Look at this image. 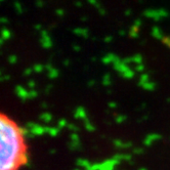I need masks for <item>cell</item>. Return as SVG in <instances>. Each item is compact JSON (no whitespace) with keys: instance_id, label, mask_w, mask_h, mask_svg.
Returning <instances> with one entry per match:
<instances>
[{"instance_id":"1","label":"cell","mask_w":170,"mask_h":170,"mask_svg":"<svg viewBox=\"0 0 170 170\" xmlns=\"http://www.w3.org/2000/svg\"><path fill=\"white\" fill-rule=\"evenodd\" d=\"M1 134V161L0 170H16L18 157L25 152L24 142L18 133V127L4 115L0 120Z\"/></svg>"},{"instance_id":"2","label":"cell","mask_w":170,"mask_h":170,"mask_svg":"<svg viewBox=\"0 0 170 170\" xmlns=\"http://www.w3.org/2000/svg\"><path fill=\"white\" fill-rule=\"evenodd\" d=\"M144 16L146 18H151L155 21H159L162 18L168 16V11L164 8H159V9H147L144 11Z\"/></svg>"},{"instance_id":"3","label":"cell","mask_w":170,"mask_h":170,"mask_svg":"<svg viewBox=\"0 0 170 170\" xmlns=\"http://www.w3.org/2000/svg\"><path fill=\"white\" fill-rule=\"evenodd\" d=\"M40 36H41V39H40V43L42 45L43 48L45 49H48L52 46V41H51V38L49 36L48 32L45 30H41L40 31Z\"/></svg>"},{"instance_id":"4","label":"cell","mask_w":170,"mask_h":170,"mask_svg":"<svg viewBox=\"0 0 170 170\" xmlns=\"http://www.w3.org/2000/svg\"><path fill=\"white\" fill-rule=\"evenodd\" d=\"M120 163V161L116 160V159H108V160L103 161L101 163V167L99 170H114L116 165H118Z\"/></svg>"},{"instance_id":"5","label":"cell","mask_w":170,"mask_h":170,"mask_svg":"<svg viewBox=\"0 0 170 170\" xmlns=\"http://www.w3.org/2000/svg\"><path fill=\"white\" fill-rule=\"evenodd\" d=\"M113 65H114V69H115L117 72H119L120 75H123L124 73H126V72L130 70L129 66L126 65V64H124L123 62H122V59L121 61H119V62H117V63L113 64Z\"/></svg>"},{"instance_id":"6","label":"cell","mask_w":170,"mask_h":170,"mask_svg":"<svg viewBox=\"0 0 170 170\" xmlns=\"http://www.w3.org/2000/svg\"><path fill=\"white\" fill-rule=\"evenodd\" d=\"M101 61H103V63L105 64V65H108V64H111V63L115 64V63H117V62L121 61V59H120V57H118V55H114V53H108L107 55H105V57H103Z\"/></svg>"},{"instance_id":"7","label":"cell","mask_w":170,"mask_h":170,"mask_svg":"<svg viewBox=\"0 0 170 170\" xmlns=\"http://www.w3.org/2000/svg\"><path fill=\"white\" fill-rule=\"evenodd\" d=\"M16 93L22 101H26V99L29 98V91L26 90V89H25L23 86H21V85H18V86L16 87Z\"/></svg>"},{"instance_id":"8","label":"cell","mask_w":170,"mask_h":170,"mask_svg":"<svg viewBox=\"0 0 170 170\" xmlns=\"http://www.w3.org/2000/svg\"><path fill=\"white\" fill-rule=\"evenodd\" d=\"M160 138H161L160 134H158V133H151V134H149V135L147 136L146 138H144V146L150 147L151 144H152L153 142H155V140H160Z\"/></svg>"},{"instance_id":"9","label":"cell","mask_w":170,"mask_h":170,"mask_svg":"<svg viewBox=\"0 0 170 170\" xmlns=\"http://www.w3.org/2000/svg\"><path fill=\"white\" fill-rule=\"evenodd\" d=\"M74 117L76 119H82L84 121L85 119H87L86 117V112H85V109L83 107H77L74 112Z\"/></svg>"},{"instance_id":"10","label":"cell","mask_w":170,"mask_h":170,"mask_svg":"<svg viewBox=\"0 0 170 170\" xmlns=\"http://www.w3.org/2000/svg\"><path fill=\"white\" fill-rule=\"evenodd\" d=\"M18 164L20 165H26V166H29V156L26 152L22 153L18 157Z\"/></svg>"},{"instance_id":"11","label":"cell","mask_w":170,"mask_h":170,"mask_svg":"<svg viewBox=\"0 0 170 170\" xmlns=\"http://www.w3.org/2000/svg\"><path fill=\"white\" fill-rule=\"evenodd\" d=\"M73 33L75 35H77V36L85 37V38H86V37H88V35H89L88 30H87V29H85V28H76V29H74Z\"/></svg>"},{"instance_id":"12","label":"cell","mask_w":170,"mask_h":170,"mask_svg":"<svg viewBox=\"0 0 170 170\" xmlns=\"http://www.w3.org/2000/svg\"><path fill=\"white\" fill-rule=\"evenodd\" d=\"M31 132H32L33 134H34L35 136L37 135H42V134L45 133V127H43V126L39 125V124H37L36 127H34L32 130H30Z\"/></svg>"},{"instance_id":"13","label":"cell","mask_w":170,"mask_h":170,"mask_svg":"<svg viewBox=\"0 0 170 170\" xmlns=\"http://www.w3.org/2000/svg\"><path fill=\"white\" fill-rule=\"evenodd\" d=\"M76 164H77L78 166H82L86 169H90L91 165H92V164H90V162H89L88 160H85V159H78V160L76 161Z\"/></svg>"},{"instance_id":"14","label":"cell","mask_w":170,"mask_h":170,"mask_svg":"<svg viewBox=\"0 0 170 170\" xmlns=\"http://www.w3.org/2000/svg\"><path fill=\"white\" fill-rule=\"evenodd\" d=\"M152 35L155 37V38L161 39V40H162V39L164 38V37H163L162 32H161V30H160V29H159L157 26L153 27V29H152Z\"/></svg>"},{"instance_id":"15","label":"cell","mask_w":170,"mask_h":170,"mask_svg":"<svg viewBox=\"0 0 170 170\" xmlns=\"http://www.w3.org/2000/svg\"><path fill=\"white\" fill-rule=\"evenodd\" d=\"M45 132L51 136H57L59 132V128L57 127H45Z\"/></svg>"},{"instance_id":"16","label":"cell","mask_w":170,"mask_h":170,"mask_svg":"<svg viewBox=\"0 0 170 170\" xmlns=\"http://www.w3.org/2000/svg\"><path fill=\"white\" fill-rule=\"evenodd\" d=\"M10 36H11L10 31L8 30L7 28L3 27V28H2V32H1V38L3 39V40H8V39L10 38Z\"/></svg>"},{"instance_id":"17","label":"cell","mask_w":170,"mask_h":170,"mask_svg":"<svg viewBox=\"0 0 170 170\" xmlns=\"http://www.w3.org/2000/svg\"><path fill=\"white\" fill-rule=\"evenodd\" d=\"M138 31H140V28L136 26H131V28H130V31H129V35L130 37H133V38H136V37L138 36Z\"/></svg>"},{"instance_id":"18","label":"cell","mask_w":170,"mask_h":170,"mask_svg":"<svg viewBox=\"0 0 170 170\" xmlns=\"http://www.w3.org/2000/svg\"><path fill=\"white\" fill-rule=\"evenodd\" d=\"M149 79H150V76H149V74H142L140 75V82H138V84L140 85V86H142L144 84L148 83Z\"/></svg>"},{"instance_id":"19","label":"cell","mask_w":170,"mask_h":170,"mask_svg":"<svg viewBox=\"0 0 170 170\" xmlns=\"http://www.w3.org/2000/svg\"><path fill=\"white\" fill-rule=\"evenodd\" d=\"M40 119L42 120L43 122H45V123H49V122L51 121V119H52V116H51V114H49V113H43L40 115Z\"/></svg>"},{"instance_id":"20","label":"cell","mask_w":170,"mask_h":170,"mask_svg":"<svg viewBox=\"0 0 170 170\" xmlns=\"http://www.w3.org/2000/svg\"><path fill=\"white\" fill-rule=\"evenodd\" d=\"M142 88L144 89V90H149V91H153L155 90V88H156V84L154 83V82H148V83L144 84L142 85Z\"/></svg>"},{"instance_id":"21","label":"cell","mask_w":170,"mask_h":170,"mask_svg":"<svg viewBox=\"0 0 170 170\" xmlns=\"http://www.w3.org/2000/svg\"><path fill=\"white\" fill-rule=\"evenodd\" d=\"M84 125H85V128H86V130L87 131H89V132H92V131H94V126L92 125V124L89 122V120L88 119H85L84 120Z\"/></svg>"},{"instance_id":"22","label":"cell","mask_w":170,"mask_h":170,"mask_svg":"<svg viewBox=\"0 0 170 170\" xmlns=\"http://www.w3.org/2000/svg\"><path fill=\"white\" fill-rule=\"evenodd\" d=\"M59 70L55 69V68H53L52 70H50V71H48V77L50 78V79H55V78H57V76H59Z\"/></svg>"},{"instance_id":"23","label":"cell","mask_w":170,"mask_h":170,"mask_svg":"<svg viewBox=\"0 0 170 170\" xmlns=\"http://www.w3.org/2000/svg\"><path fill=\"white\" fill-rule=\"evenodd\" d=\"M18 130L20 135L21 136H25V137H26V136L28 135L29 132H30V130H29L27 127H18Z\"/></svg>"},{"instance_id":"24","label":"cell","mask_w":170,"mask_h":170,"mask_svg":"<svg viewBox=\"0 0 170 170\" xmlns=\"http://www.w3.org/2000/svg\"><path fill=\"white\" fill-rule=\"evenodd\" d=\"M103 84L105 85V86H108V85L111 84V76H110L109 73H107L105 76H103Z\"/></svg>"},{"instance_id":"25","label":"cell","mask_w":170,"mask_h":170,"mask_svg":"<svg viewBox=\"0 0 170 170\" xmlns=\"http://www.w3.org/2000/svg\"><path fill=\"white\" fill-rule=\"evenodd\" d=\"M114 144H115L116 148L118 149H124L125 148V142H123L120 140H114Z\"/></svg>"},{"instance_id":"26","label":"cell","mask_w":170,"mask_h":170,"mask_svg":"<svg viewBox=\"0 0 170 170\" xmlns=\"http://www.w3.org/2000/svg\"><path fill=\"white\" fill-rule=\"evenodd\" d=\"M132 61H133V63H135L136 65H140V64H142V57L140 55H135L132 57Z\"/></svg>"},{"instance_id":"27","label":"cell","mask_w":170,"mask_h":170,"mask_svg":"<svg viewBox=\"0 0 170 170\" xmlns=\"http://www.w3.org/2000/svg\"><path fill=\"white\" fill-rule=\"evenodd\" d=\"M121 76H122V77L125 78V79H131V78L134 76V72L132 71L131 69H130L129 71H127L126 73H124L123 75H121Z\"/></svg>"},{"instance_id":"28","label":"cell","mask_w":170,"mask_h":170,"mask_svg":"<svg viewBox=\"0 0 170 170\" xmlns=\"http://www.w3.org/2000/svg\"><path fill=\"white\" fill-rule=\"evenodd\" d=\"M69 147L71 150H77L78 148H80V142H71Z\"/></svg>"},{"instance_id":"29","label":"cell","mask_w":170,"mask_h":170,"mask_svg":"<svg viewBox=\"0 0 170 170\" xmlns=\"http://www.w3.org/2000/svg\"><path fill=\"white\" fill-rule=\"evenodd\" d=\"M115 120H116V122H117L118 124H121V123H123V122L126 120V116H124V115H118V116H116Z\"/></svg>"},{"instance_id":"30","label":"cell","mask_w":170,"mask_h":170,"mask_svg":"<svg viewBox=\"0 0 170 170\" xmlns=\"http://www.w3.org/2000/svg\"><path fill=\"white\" fill-rule=\"evenodd\" d=\"M57 125H59V128L61 129V128L66 127V126L69 125V124H68V122H67V120L66 119H61L59 121V123H57Z\"/></svg>"},{"instance_id":"31","label":"cell","mask_w":170,"mask_h":170,"mask_svg":"<svg viewBox=\"0 0 170 170\" xmlns=\"http://www.w3.org/2000/svg\"><path fill=\"white\" fill-rule=\"evenodd\" d=\"M14 7H16V10L18 12V13H22V12L24 11V9H23L20 2H14Z\"/></svg>"},{"instance_id":"32","label":"cell","mask_w":170,"mask_h":170,"mask_svg":"<svg viewBox=\"0 0 170 170\" xmlns=\"http://www.w3.org/2000/svg\"><path fill=\"white\" fill-rule=\"evenodd\" d=\"M37 95H38V93H37V91L34 90V89H32V90L29 91V98H30V99L36 98Z\"/></svg>"},{"instance_id":"33","label":"cell","mask_w":170,"mask_h":170,"mask_svg":"<svg viewBox=\"0 0 170 170\" xmlns=\"http://www.w3.org/2000/svg\"><path fill=\"white\" fill-rule=\"evenodd\" d=\"M33 69H34V72H36V73H41L43 70V66L37 64V65H35L34 67H33Z\"/></svg>"},{"instance_id":"34","label":"cell","mask_w":170,"mask_h":170,"mask_svg":"<svg viewBox=\"0 0 170 170\" xmlns=\"http://www.w3.org/2000/svg\"><path fill=\"white\" fill-rule=\"evenodd\" d=\"M8 62H9V64H11V65H14V64L18 62L16 55H10V57H8Z\"/></svg>"},{"instance_id":"35","label":"cell","mask_w":170,"mask_h":170,"mask_svg":"<svg viewBox=\"0 0 170 170\" xmlns=\"http://www.w3.org/2000/svg\"><path fill=\"white\" fill-rule=\"evenodd\" d=\"M70 137H71V142H79V136L76 132H73Z\"/></svg>"},{"instance_id":"36","label":"cell","mask_w":170,"mask_h":170,"mask_svg":"<svg viewBox=\"0 0 170 170\" xmlns=\"http://www.w3.org/2000/svg\"><path fill=\"white\" fill-rule=\"evenodd\" d=\"M162 42L164 43L165 45H167V46L170 48V37L169 36H166V37H164V38L162 39Z\"/></svg>"},{"instance_id":"37","label":"cell","mask_w":170,"mask_h":170,"mask_svg":"<svg viewBox=\"0 0 170 170\" xmlns=\"http://www.w3.org/2000/svg\"><path fill=\"white\" fill-rule=\"evenodd\" d=\"M33 72H34V69H33V68H28V69H26L24 71V75L29 76V75H31Z\"/></svg>"},{"instance_id":"38","label":"cell","mask_w":170,"mask_h":170,"mask_svg":"<svg viewBox=\"0 0 170 170\" xmlns=\"http://www.w3.org/2000/svg\"><path fill=\"white\" fill-rule=\"evenodd\" d=\"M99 167H101V163H94L91 165L90 170H99Z\"/></svg>"},{"instance_id":"39","label":"cell","mask_w":170,"mask_h":170,"mask_svg":"<svg viewBox=\"0 0 170 170\" xmlns=\"http://www.w3.org/2000/svg\"><path fill=\"white\" fill-rule=\"evenodd\" d=\"M68 127H69V129L71 130V131H74V132L78 131V127L76 125H74V124H69Z\"/></svg>"},{"instance_id":"40","label":"cell","mask_w":170,"mask_h":170,"mask_svg":"<svg viewBox=\"0 0 170 170\" xmlns=\"http://www.w3.org/2000/svg\"><path fill=\"white\" fill-rule=\"evenodd\" d=\"M123 157H124V155H122V154H116L113 156V158L118 161H121V160H123Z\"/></svg>"},{"instance_id":"41","label":"cell","mask_w":170,"mask_h":170,"mask_svg":"<svg viewBox=\"0 0 170 170\" xmlns=\"http://www.w3.org/2000/svg\"><path fill=\"white\" fill-rule=\"evenodd\" d=\"M122 62H123L124 64H126V65L129 66L130 63H133V61H132V57H126V59H122Z\"/></svg>"},{"instance_id":"42","label":"cell","mask_w":170,"mask_h":170,"mask_svg":"<svg viewBox=\"0 0 170 170\" xmlns=\"http://www.w3.org/2000/svg\"><path fill=\"white\" fill-rule=\"evenodd\" d=\"M55 12H57V14L59 16H64V14H65V10L62 9V8H59V9L55 10Z\"/></svg>"},{"instance_id":"43","label":"cell","mask_w":170,"mask_h":170,"mask_svg":"<svg viewBox=\"0 0 170 170\" xmlns=\"http://www.w3.org/2000/svg\"><path fill=\"white\" fill-rule=\"evenodd\" d=\"M136 71H138V72H142L144 71V66L142 65V64H140V65H137L136 66Z\"/></svg>"},{"instance_id":"44","label":"cell","mask_w":170,"mask_h":170,"mask_svg":"<svg viewBox=\"0 0 170 170\" xmlns=\"http://www.w3.org/2000/svg\"><path fill=\"white\" fill-rule=\"evenodd\" d=\"M131 158H132V156H131V155L126 154V155H124L123 160H126V161H131Z\"/></svg>"},{"instance_id":"45","label":"cell","mask_w":170,"mask_h":170,"mask_svg":"<svg viewBox=\"0 0 170 170\" xmlns=\"http://www.w3.org/2000/svg\"><path fill=\"white\" fill-rule=\"evenodd\" d=\"M133 153L134 154H142V153H144V150H142V149H134V151H133Z\"/></svg>"},{"instance_id":"46","label":"cell","mask_w":170,"mask_h":170,"mask_svg":"<svg viewBox=\"0 0 170 170\" xmlns=\"http://www.w3.org/2000/svg\"><path fill=\"white\" fill-rule=\"evenodd\" d=\"M109 107L111 108V109H115V108L117 107V103H113V101H111V103H109Z\"/></svg>"},{"instance_id":"47","label":"cell","mask_w":170,"mask_h":170,"mask_svg":"<svg viewBox=\"0 0 170 170\" xmlns=\"http://www.w3.org/2000/svg\"><path fill=\"white\" fill-rule=\"evenodd\" d=\"M0 22H1L2 24H6V23H8V20L5 18V16H2V18H0Z\"/></svg>"},{"instance_id":"48","label":"cell","mask_w":170,"mask_h":170,"mask_svg":"<svg viewBox=\"0 0 170 170\" xmlns=\"http://www.w3.org/2000/svg\"><path fill=\"white\" fill-rule=\"evenodd\" d=\"M140 24H142V21L140 20H135V22H134V26L138 27V28L140 27Z\"/></svg>"},{"instance_id":"49","label":"cell","mask_w":170,"mask_h":170,"mask_svg":"<svg viewBox=\"0 0 170 170\" xmlns=\"http://www.w3.org/2000/svg\"><path fill=\"white\" fill-rule=\"evenodd\" d=\"M103 40H105V42H111L112 40H113V38H112V36H108V37H106L105 39H103Z\"/></svg>"},{"instance_id":"50","label":"cell","mask_w":170,"mask_h":170,"mask_svg":"<svg viewBox=\"0 0 170 170\" xmlns=\"http://www.w3.org/2000/svg\"><path fill=\"white\" fill-rule=\"evenodd\" d=\"M36 5H37V7H39V8H41L43 5H44V3H43L42 1H37L36 2Z\"/></svg>"},{"instance_id":"51","label":"cell","mask_w":170,"mask_h":170,"mask_svg":"<svg viewBox=\"0 0 170 170\" xmlns=\"http://www.w3.org/2000/svg\"><path fill=\"white\" fill-rule=\"evenodd\" d=\"M28 85H29V87H31V88H33V87L35 86V82L33 81V80H30V81L28 82Z\"/></svg>"},{"instance_id":"52","label":"cell","mask_w":170,"mask_h":170,"mask_svg":"<svg viewBox=\"0 0 170 170\" xmlns=\"http://www.w3.org/2000/svg\"><path fill=\"white\" fill-rule=\"evenodd\" d=\"M99 13H101V16H105V14L106 13H107V11H106V10L105 9H103V7H101V8H99Z\"/></svg>"},{"instance_id":"53","label":"cell","mask_w":170,"mask_h":170,"mask_svg":"<svg viewBox=\"0 0 170 170\" xmlns=\"http://www.w3.org/2000/svg\"><path fill=\"white\" fill-rule=\"evenodd\" d=\"M45 68H46V69L48 70V71H50V70L53 69V67H52V65H51V64H47V65L45 66Z\"/></svg>"},{"instance_id":"54","label":"cell","mask_w":170,"mask_h":170,"mask_svg":"<svg viewBox=\"0 0 170 170\" xmlns=\"http://www.w3.org/2000/svg\"><path fill=\"white\" fill-rule=\"evenodd\" d=\"M73 48L75 49L76 51H80V49H81V47H80V46H78V45H74V46H73Z\"/></svg>"},{"instance_id":"55","label":"cell","mask_w":170,"mask_h":170,"mask_svg":"<svg viewBox=\"0 0 170 170\" xmlns=\"http://www.w3.org/2000/svg\"><path fill=\"white\" fill-rule=\"evenodd\" d=\"M75 5L77 6V7H81V6H82V2H79V1L75 2Z\"/></svg>"},{"instance_id":"56","label":"cell","mask_w":170,"mask_h":170,"mask_svg":"<svg viewBox=\"0 0 170 170\" xmlns=\"http://www.w3.org/2000/svg\"><path fill=\"white\" fill-rule=\"evenodd\" d=\"M130 14H131V10H129V9L126 10V11H125V16H129Z\"/></svg>"},{"instance_id":"57","label":"cell","mask_w":170,"mask_h":170,"mask_svg":"<svg viewBox=\"0 0 170 170\" xmlns=\"http://www.w3.org/2000/svg\"><path fill=\"white\" fill-rule=\"evenodd\" d=\"M35 29H36V30H40V29H41V25L40 24H37L36 26H35Z\"/></svg>"},{"instance_id":"58","label":"cell","mask_w":170,"mask_h":170,"mask_svg":"<svg viewBox=\"0 0 170 170\" xmlns=\"http://www.w3.org/2000/svg\"><path fill=\"white\" fill-rule=\"evenodd\" d=\"M93 84H94V81H93V80H91V81H89V82H88V85H89V86H90V85H91V86H92Z\"/></svg>"},{"instance_id":"59","label":"cell","mask_w":170,"mask_h":170,"mask_svg":"<svg viewBox=\"0 0 170 170\" xmlns=\"http://www.w3.org/2000/svg\"><path fill=\"white\" fill-rule=\"evenodd\" d=\"M64 65H65V66L69 65V61H68V59H67V61H64Z\"/></svg>"},{"instance_id":"60","label":"cell","mask_w":170,"mask_h":170,"mask_svg":"<svg viewBox=\"0 0 170 170\" xmlns=\"http://www.w3.org/2000/svg\"><path fill=\"white\" fill-rule=\"evenodd\" d=\"M120 35H121V36H122V35H125V31H120Z\"/></svg>"},{"instance_id":"61","label":"cell","mask_w":170,"mask_h":170,"mask_svg":"<svg viewBox=\"0 0 170 170\" xmlns=\"http://www.w3.org/2000/svg\"><path fill=\"white\" fill-rule=\"evenodd\" d=\"M42 108H47V105L45 103H42Z\"/></svg>"},{"instance_id":"62","label":"cell","mask_w":170,"mask_h":170,"mask_svg":"<svg viewBox=\"0 0 170 170\" xmlns=\"http://www.w3.org/2000/svg\"><path fill=\"white\" fill-rule=\"evenodd\" d=\"M138 170H148L147 168H144V167H142V168H140V169H138Z\"/></svg>"},{"instance_id":"63","label":"cell","mask_w":170,"mask_h":170,"mask_svg":"<svg viewBox=\"0 0 170 170\" xmlns=\"http://www.w3.org/2000/svg\"><path fill=\"white\" fill-rule=\"evenodd\" d=\"M74 170H80V169H74Z\"/></svg>"},{"instance_id":"64","label":"cell","mask_w":170,"mask_h":170,"mask_svg":"<svg viewBox=\"0 0 170 170\" xmlns=\"http://www.w3.org/2000/svg\"><path fill=\"white\" fill-rule=\"evenodd\" d=\"M86 170H90V169H86Z\"/></svg>"}]
</instances>
